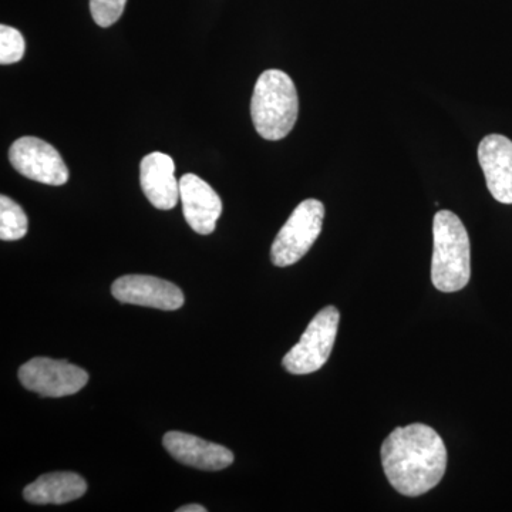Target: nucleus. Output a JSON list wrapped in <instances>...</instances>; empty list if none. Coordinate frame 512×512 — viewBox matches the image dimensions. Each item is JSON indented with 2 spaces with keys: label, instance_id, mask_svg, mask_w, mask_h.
<instances>
[{
  "label": "nucleus",
  "instance_id": "nucleus-5",
  "mask_svg": "<svg viewBox=\"0 0 512 512\" xmlns=\"http://www.w3.org/2000/svg\"><path fill=\"white\" fill-rule=\"evenodd\" d=\"M325 205L318 200H305L295 208L289 220L276 235L271 248V261L279 268L301 261L322 231Z\"/></svg>",
  "mask_w": 512,
  "mask_h": 512
},
{
  "label": "nucleus",
  "instance_id": "nucleus-4",
  "mask_svg": "<svg viewBox=\"0 0 512 512\" xmlns=\"http://www.w3.org/2000/svg\"><path fill=\"white\" fill-rule=\"evenodd\" d=\"M340 313L335 306H326L312 319L299 343L286 353L282 366L292 375L318 372L328 362L336 336Z\"/></svg>",
  "mask_w": 512,
  "mask_h": 512
},
{
  "label": "nucleus",
  "instance_id": "nucleus-14",
  "mask_svg": "<svg viewBox=\"0 0 512 512\" xmlns=\"http://www.w3.org/2000/svg\"><path fill=\"white\" fill-rule=\"evenodd\" d=\"M29 220L22 207L6 195L0 197V239L18 241L28 234Z\"/></svg>",
  "mask_w": 512,
  "mask_h": 512
},
{
  "label": "nucleus",
  "instance_id": "nucleus-10",
  "mask_svg": "<svg viewBox=\"0 0 512 512\" xmlns=\"http://www.w3.org/2000/svg\"><path fill=\"white\" fill-rule=\"evenodd\" d=\"M478 161L483 168L491 195L501 204H512V141L491 134L478 146Z\"/></svg>",
  "mask_w": 512,
  "mask_h": 512
},
{
  "label": "nucleus",
  "instance_id": "nucleus-15",
  "mask_svg": "<svg viewBox=\"0 0 512 512\" xmlns=\"http://www.w3.org/2000/svg\"><path fill=\"white\" fill-rule=\"evenodd\" d=\"M26 43L22 33L10 26H0V63H18L25 56Z\"/></svg>",
  "mask_w": 512,
  "mask_h": 512
},
{
  "label": "nucleus",
  "instance_id": "nucleus-11",
  "mask_svg": "<svg viewBox=\"0 0 512 512\" xmlns=\"http://www.w3.org/2000/svg\"><path fill=\"white\" fill-rule=\"evenodd\" d=\"M163 444L165 450L185 466L204 471H220L234 463V454L227 447L181 431L165 434Z\"/></svg>",
  "mask_w": 512,
  "mask_h": 512
},
{
  "label": "nucleus",
  "instance_id": "nucleus-16",
  "mask_svg": "<svg viewBox=\"0 0 512 512\" xmlns=\"http://www.w3.org/2000/svg\"><path fill=\"white\" fill-rule=\"evenodd\" d=\"M127 0H90L93 20L101 28H109L121 18Z\"/></svg>",
  "mask_w": 512,
  "mask_h": 512
},
{
  "label": "nucleus",
  "instance_id": "nucleus-3",
  "mask_svg": "<svg viewBox=\"0 0 512 512\" xmlns=\"http://www.w3.org/2000/svg\"><path fill=\"white\" fill-rule=\"evenodd\" d=\"M299 100L295 83L282 70H265L256 80L251 116L259 136L282 140L291 133L298 119Z\"/></svg>",
  "mask_w": 512,
  "mask_h": 512
},
{
  "label": "nucleus",
  "instance_id": "nucleus-2",
  "mask_svg": "<svg viewBox=\"0 0 512 512\" xmlns=\"http://www.w3.org/2000/svg\"><path fill=\"white\" fill-rule=\"evenodd\" d=\"M434 251L431 281L441 292L466 288L471 276L470 238L454 212L441 210L433 222Z\"/></svg>",
  "mask_w": 512,
  "mask_h": 512
},
{
  "label": "nucleus",
  "instance_id": "nucleus-1",
  "mask_svg": "<svg viewBox=\"0 0 512 512\" xmlns=\"http://www.w3.org/2000/svg\"><path fill=\"white\" fill-rule=\"evenodd\" d=\"M382 466L394 490L407 497L429 493L447 468V448L426 424L397 427L382 444Z\"/></svg>",
  "mask_w": 512,
  "mask_h": 512
},
{
  "label": "nucleus",
  "instance_id": "nucleus-17",
  "mask_svg": "<svg viewBox=\"0 0 512 512\" xmlns=\"http://www.w3.org/2000/svg\"><path fill=\"white\" fill-rule=\"evenodd\" d=\"M207 508L202 507L200 504L184 505V507L178 508V512H205Z\"/></svg>",
  "mask_w": 512,
  "mask_h": 512
},
{
  "label": "nucleus",
  "instance_id": "nucleus-6",
  "mask_svg": "<svg viewBox=\"0 0 512 512\" xmlns=\"http://www.w3.org/2000/svg\"><path fill=\"white\" fill-rule=\"evenodd\" d=\"M19 380L30 392L42 397H64L80 392L89 382V375L66 360L35 357L20 367Z\"/></svg>",
  "mask_w": 512,
  "mask_h": 512
},
{
  "label": "nucleus",
  "instance_id": "nucleus-7",
  "mask_svg": "<svg viewBox=\"0 0 512 512\" xmlns=\"http://www.w3.org/2000/svg\"><path fill=\"white\" fill-rule=\"evenodd\" d=\"M9 161L18 173L46 185H63L69 170L55 147L37 137H22L12 144Z\"/></svg>",
  "mask_w": 512,
  "mask_h": 512
},
{
  "label": "nucleus",
  "instance_id": "nucleus-13",
  "mask_svg": "<svg viewBox=\"0 0 512 512\" xmlns=\"http://www.w3.org/2000/svg\"><path fill=\"white\" fill-rule=\"evenodd\" d=\"M87 491V483L76 473H50L40 476L23 491L28 503L66 504L83 497Z\"/></svg>",
  "mask_w": 512,
  "mask_h": 512
},
{
  "label": "nucleus",
  "instance_id": "nucleus-12",
  "mask_svg": "<svg viewBox=\"0 0 512 512\" xmlns=\"http://www.w3.org/2000/svg\"><path fill=\"white\" fill-rule=\"evenodd\" d=\"M140 183L148 201L158 210H173L180 201V181L175 178L174 160L167 154L154 151L141 160Z\"/></svg>",
  "mask_w": 512,
  "mask_h": 512
},
{
  "label": "nucleus",
  "instance_id": "nucleus-9",
  "mask_svg": "<svg viewBox=\"0 0 512 512\" xmlns=\"http://www.w3.org/2000/svg\"><path fill=\"white\" fill-rule=\"evenodd\" d=\"M180 200L185 221L197 234L210 235L222 214V201L207 181L195 174H185L180 180Z\"/></svg>",
  "mask_w": 512,
  "mask_h": 512
},
{
  "label": "nucleus",
  "instance_id": "nucleus-8",
  "mask_svg": "<svg viewBox=\"0 0 512 512\" xmlns=\"http://www.w3.org/2000/svg\"><path fill=\"white\" fill-rule=\"evenodd\" d=\"M111 293L121 303L177 311L184 305V293L171 282L156 276L126 275L116 279Z\"/></svg>",
  "mask_w": 512,
  "mask_h": 512
}]
</instances>
